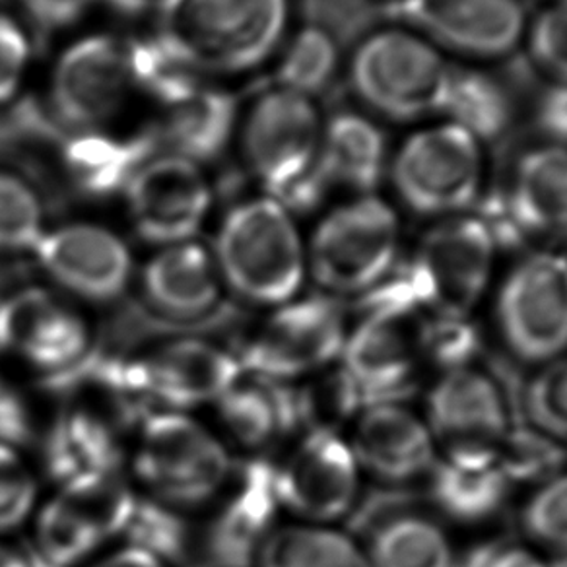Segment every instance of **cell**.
Segmentation results:
<instances>
[{
    "label": "cell",
    "mask_w": 567,
    "mask_h": 567,
    "mask_svg": "<svg viewBox=\"0 0 567 567\" xmlns=\"http://www.w3.org/2000/svg\"><path fill=\"white\" fill-rule=\"evenodd\" d=\"M290 0H158V38L200 74L257 69L275 53Z\"/></svg>",
    "instance_id": "cell-1"
},
{
    "label": "cell",
    "mask_w": 567,
    "mask_h": 567,
    "mask_svg": "<svg viewBox=\"0 0 567 567\" xmlns=\"http://www.w3.org/2000/svg\"><path fill=\"white\" fill-rule=\"evenodd\" d=\"M214 260L231 292L265 308L296 300L308 275V249L292 214L268 195L239 203L226 214Z\"/></svg>",
    "instance_id": "cell-2"
},
{
    "label": "cell",
    "mask_w": 567,
    "mask_h": 567,
    "mask_svg": "<svg viewBox=\"0 0 567 567\" xmlns=\"http://www.w3.org/2000/svg\"><path fill=\"white\" fill-rule=\"evenodd\" d=\"M133 468L159 504L205 507L231 474L224 443L187 412L154 410L136 427Z\"/></svg>",
    "instance_id": "cell-3"
},
{
    "label": "cell",
    "mask_w": 567,
    "mask_h": 567,
    "mask_svg": "<svg viewBox=\"0 0 567 567\" xmlns=\"http://www.w3.org/2000/svg\"><path fill=\"white\" fill-rule=\"evenodd\" d=\"M401 221L371 195L337 206L317 224L308 247V272L327 296H363L393 272Z\"/></svg>",
    "instance_id": "cell-4"
},
{
    "label": "cell",
    "mask_w": 567,
    "mask_h": 567,
    "mask_svg": "<svg viewBox=\"0 0 567 567\" xmlns=\"http://www.w3.org/2000/svg\"><path fill=\"white\" fill-rule=\"evenodd\" d=\"M497 334L507 352L544 368L567 355V255L533 251L517 260L497 288Z\"/></svg>",
    "instance_id": "cell-5"
},
{
    "label": "cell",
    "mask_w": 567,
    "mask_h": 567,
    "mask_svg": "<svg viewBox=\"0 0 567 567\" xmlns=\"http://www.w3.org/2000/svg\"><path fill=\"white\" fill-rule=\"evenodd\" d=\"M455 69L404 30L373 33L355 51L352 84L370 107L396 121L443 113Z\"/></svg>",
    "instance_id": "cell-6"
},
{
    "label": "cell",
    "mask_w": 567,
    "mask_h": 567,
    "mask_svg": "<svg viewBox=\"0 0 567 567\" xmlns=\"http://www.w3.org/2000/svg\"><path fill=\"white\" fill-rule=\"evenodd\" d=\"M497 241L478 216H451L427 229L404 272L425 313L473 317L488 292Z\"/></svg>",
    "instance_id": "cell-7"
},
{
    "label": "cell",
    "mask_w": 567,
    "mask_h": 567,
    "mask_svg": "<svg viewBox=\"0 0 567 567\" xmlns=\"http://www.w3.org/2000/svg\"><path fill=\"white\" fill-rule=\"evenodd\" d=\"M347 334V317L337 298L298 296L272 309L237 358L245 373L290 385L337 365Z\"/></svg>",
    "instance_id": "cell-8"
},
{
    "label": "cell",
    "mask_w": 567,
    "mask_h": 567,
    "mask_svg": "<svg viewBox=\"0 0 567 567\" xmlns=\"http://www.w3.org/2000/svg\"><path fill=\"white\" fill-rule=\"evenodd\" d=\"M481 141L455 123L412 134L393 159L402 200L425 216H458L473 205L482 183Z\"/></svg>",
    "instance_id": "cell-9"
},
{
    "label": "cell",
    "mask_w": 567,
    "mask_h": 567,
    "mask_svg": "<svg viewBox=\"0 0 567 567\" xmlns=\"http://www.w3.org/2000/svg\"><path fill=\"white\" fill-rule=\"evenodd\" d=\"M323 126L306 95L276 87L255 102L241 128V151L268 197H278L319 164Z\"/></svg>",
    "instance_id": "cell-10"
},
{
    "label": "cell",
    "mask_w": 567,
    "mask_h": 567,
    "mask_svg": "<svg viewBox=\"0 0 567 567\" xmlns=\"http://www.w3.org/2000/svg\"><path fill=\"white\" fill-rule=\"evenodd\" d=\"M206 505L205 520H195L197 567H255L280 512L275 465L249 461L234 465L228 481Z\"/></svg>",
    "instance_id": "cell-11"
},
{
    "label": "cell",
    "mask_w": 567,
    "mask_h": 567,
    "mask_svg": "<svg viewBox=\"0 0 567 567\" xmlns=\"http://www.w3.org/2000/svg\"><path fill=\"white\" fill-rule=\"evenodd\" d=\"M362 474L347 437L306 432L275 465L276 497L303 523L332 525L354 509Z\"/></svg>",
    "instance_id": "cell-12"
},
{
    "label": "cell",
    "mask_w": 567,
    "mask_h": 567,
    "mask_svg": "<svg viewBox=\"0 0 567 567\" xmlns=\"http://www.w3.org/2000/svg\"><path fill=\"white\" fill-rule=\"evenodd\" d=\"M126 375L151 409H197L216 402L241 378L239 358L208 340L177 339L125 362Z\"/></svg>",
    "instance_id": "cell-13"
},
{
    "label": "cell",
    "mask_w": 567,
    "mask_h": 567,
    "mask_svg": "<svg viewBox=\"0 0 567 567\" xmlns=\"http://www.w3.org/2000/svg\"><path fill=\"white\" fill-rule=\"evenodd\" d=\"M133 79L126 41L87 35L56 61L51 80V111L61 126L76 133L95 131L115 117Z\"/></svg>",
    "instance_id": "cell-14"
},
{
    "label": "cell",
    "mask_w": 567,
    "mask_h": 567,
    "mask_svg": "<svg viewBox=\"0 0 567 567\" xmlns=\"http://www.w3.org/2000/svg\"><path fill=\"white\" fill-rule=\"evenodd\" d=\"M90 329L71 303L43 288H22L0 300V354L49 378L86 360Z\"/></svg>",
    "instance_id": "cell-15"
},
{
    "label": "cell",
    "mask_w": 567,
    "mask_h": 567,
    "mask_svg": "<svg viewBox=\"0 0 567 567\" xmlns=\"http://www.w3.org/2000/svg\"><path fill=\"white\" fill-rule=\"evenodd\" d=\"M123 193L136 234L162 247L193 241L213 205L200 167L174 154L144 162Z\"/></svg>",
    "instance_id": "cell-16"
},
{
    "label": "cell",
    "mask_w": 567,
    "mask_h": 567,
    "mask_svg": "<svg viewBox=\"0 0 567 567\" xmlns=\"http://www.w3.org/2000/svg\"><path fill=\"white\" fill-rule=\"evenodd\" d=\"M424 420L442 453H496L515 425L504 389L478 365L440 373Z\"/></svg>",
    "instance_id": "cell-17"
},
{
    "label": "cell",
    "mask_w": 567,
    "mask_h": 567,
    "mask_svg": "<svg viewBox=\"0 0 567 567\" xmlns=\"http://www.w3.org/2000/svg\"><path fill=\"white\" fill-rule=\"evenodd\" d=\"M499 244H535L536 251L567 247V151L546 146L525 154L497 220H484Z\"/></svg>",
    "instance_id": "cell-18"
},
{
    "label": "cell",
    "mask_w": 567,
    "mask_h": 567,
    "mask_svg": "<svg viewBox=\"0 0 567 567\" xmlns=\"http://www.w3.org/2000/svg\"><path fill=\"white\" fill-rule=\"evenodd\" d=\"M33 255L59 288L94 303L118 300L133 276V255L125 241L97 224L45 229Z\"/></svg>",
    "instance_id": "cell-19"
},
{
    "label": "cell",
    "mask_w": 567,
    "mask_h": 567,
    "mask_svg": "<svg viewBox=\"0 0 567 567\" xmlns=\"http://www.w3.org/2000/svg\"><path fill=\"white\" fill-rule=\"evenodd\" d=\"M422 317L363 311L362 319L348 327L339 365L368 404L396 401L394 396L404 393L416 378L422 368L417 344Z\"/></svg>",
    "instance_id": "cell-20"
},
{
    "label": "cell",
    "mask_w": 567,
    "mask_h": 567,
    "mask_svg": "<svg viewBox=\"0 0 567 567\" xmlns=\"http://www.w3.org/2000/svg\"><path fill=\"white\" fill-rule=\"evenodd\" d=\"M389 12L466 55H507L525 28L517 0H394Z\"/></svg>",
    "instance_id": "cell-21"
},
{
    "label": "cell",
    "mask_w": 567,
    "mask_h": 567,
    "mask_svg": "<svg viewBox=\"0 0 567 567\" xmlns=\"http://www.w3.org/2000/svg\"><path fill=\"white\" fill-rule=\"evenodd\" d=\"M350 447L362 473L402 484L425 478L440 457L424 416L399 401L371 402L355 416Z\"/></svg>",
    "instance_id": "cell-22"
},
{
    "label": "cell",
    "mask_w": 567,
    "mask_h": 567,
    "mask_svg": "<svg viewBox=\"0 0 567 567\" xmlns=\"http://www.w3.org/2000/svg\"><path fill=\"white\" fill-rule=\"evenodd\" d=\"M221 278L213 252L193 241L167 245L142 270L152 308L169 319H198L220 300Z\"/></svg>",
    "instance_id": "cell-23"
},
{
    "label": "cell",
    "mask_w": 567,
    "mask_h": 567,
    "mask_svg": "<svg viewBox=\"0 0 567 567\" xmlns=\"http://www.w3.org/2000/svg\"><path fill=\"white\" fill-rule=\"evenodd\" d=\"M425 478L432 504L461 525L494 519L513 488L494 453H442Z\"/></svg>",
    "instance_id": "cell-24"
},
{
    "label": "cell",
    "mask_w": 567,
    "mask_h": 567,
    "mask_svg": "<svg viewBox=\"0 0 567 567\" xmlns=\"http://www.w3.org/2000/svg\"><path fill=\"white\" fill-rule=\"evenodd\" d=\"M214 404L231 440L247 450H267L298 427L292 386L245 371Z\"/></svg>",
    "instance_id": "cell-25"
},
{
    "label": "cell",
    "mask_w": 567,
    "mask_h": 567,
    "mask_svg": "<svg viewBox=\"0 0 567 567\" xmlns=\"http://www.w3.org/2000/svg\"><path fill=\"white\" fill-rule=\"evenodd\" d=\"M158 148L154 133L117 138L100 131L72 134L63 142V166L80 193L111 197L123 193L138 167Z\"/></svg>",
    "instance_id": "cell-26"
},
{
    "label": "cell",
    "mask_w": 567,
    "mask_h": 567,
    "mask_svg": "<svg viewBox=\"0 0 567 567\" xmlns=\"http://www.w3.org/2000/svg\"><path fill=\"white\" fill-rule=\"evenodd\" d=\"M166 110V117L154 136L158 146H166L169 154L198 166L226 151L237 118L234 95L200 86Z\"/></svg>",
    "instance_id": "cell-27"
},
{
    "label": "cell",
    "mask_w": 567,
    "mask_h": 567,
    "mask_svg": "<svg viewBox=\"0 0 567 567\" xmlns=\"http://www.w3.org/2000/svg\"><path fill=\"white\" fill-rule=\"evenodd\" d=\"M385 156L383 133L368 118L340 113L323 128L319 167L329 185L342 183L368 195L383 177Z\"/></svg>",
    "instance_id": "cell-28"
},
{
    "label": "cell",
    "mask_w": 567,
    "mask_h": 567,
    "mask_svg": "<svg viewBox=\"0 0 567 567\" xmlns=\"http://www.w3.org/2000/svg\"><path fill=\"white\" fill-rule=\"evenodd\" d=\"M255 567H371L355 538L331 525L276 527L260 546Z\"/></svg>",
    "instance_id": "cell-29"
},
{
    "label": "cell",
    "mask_w": 567,
    "mask_h": 567,
    "mask_svg": "<svg viewBox=\"0 0 567 567\" xmlns=\"http://www.w3.org/2000/svg\"><path fill=\"white\" fill-rule=\"evenodd\" d=\"M55 497L100 546L115 536L126 535L138 505V497L118 468L82 474L64 482Z\"/></svg>",
    "instance_id": "cell-30"
},
{
    "label": "cell",
    "mask_w": 567,
    "mask_h": 567,
    "mask_svg": "<svg viewBox=\"0 0 567 567\" xmlns=\"http://www.w3.org/2000/svg\"><path fill=\"white\" fill-rule=\"evenodd\" d=\"M371 567H457V554L440 523L401 513L379 523L363 546Z\"/></svg>",
    "instance_id": "cell-31"
},
{
    "label": "cell",
    "mask_w": 567,
    "mask_h": 567,
    "mask_svg": "<svg viewBox=\"0 0 567 567\" xmlns=\"http://www.w3.org/2000/svg\"><path fill=\"white\" fill-rule=\"evenodd\" d=\"M126 49L133 86L166 107L205 86L200 82L203 74L158 35L126 41Z\"/></svg>",
    "instance_id": "cell-32"
},
{
    "label": "cell",
    "mask_w": 567,
    "mask_h": 567,
    "mask_svg": "<svg viewBox=\"0 0 567 567\" xmlns=\"http://www.w3.org/2000/svg\"><path fill=\"white\" fill-rule=\"evenodd\" d=\"M443 113L478 141H492L509 123V103L497 82L481 72L455 69Z\"/></svg>",
    "instance_id": "cell-33"
},
{
    "label": "cell",
    "mask_w": 567,
    "mask_h": 567,
    "mask_svg": "<svg viewBox=\"0 0 567 567\" xmlns=\"http://www.w3.org/2000/svg\"><path fill=\"white\" fill-rule=\"evenodd\" d=\"M339 365V363H337ZM296 394L298 425L306 432H337L344 422H354L368 402L348 378L342 368H329L317 375H311L308 383Z\"/></svg>",
    "instance_id": "cell-34"
},
{
    "label": "cell",
    "mask_w": 567,
    "mask_h": 567,
    "mask_svg": "<svg viewBox=\"0 0 567 567\" xmlns=\"http://www.w3.org/2000/svg\"><path fill=\"white\" fill-rule=\"evenodd\" d=\"M496 463L512 486L543 484L554 474L566 471V450L556 437L538 427L513 425L497 445Z\"/></svg>",
    "instance_id": "cell-35"
},
{
    "label": "cell",
    "mask_w": 567,
    "mask_h": 567,
    "mask_svg": "<svg viewBox=\"0 0 567 567\" xmlns=\"http://www.w3.org/2000/svg\"><path fill=\"white\" fill-rule=\"evenodd\" d=\"M417 344L422 365H432L440 375L476 365L482 337L473 317L425 313L417 324Z\"/></svg>",
    "instance_id": "cell-36"
},
{
    "label": "cell",
    "mask_w": 567,
    "mask_h": 567,
    "mask_svg": "<svg viewBox=\"0 0 567 567\" xmlns=\"http://www.w3.org/2000/svg\"><path fill=\"white\" fill-rule=\"evenodd\" d=\"M337 71V48L329 33L319 28H306L293 38L278 64V87L293 94L311 95L323 92Z\"/></svg>",
    "instance_id": "cell-37"
},
{
    "label": "cell",
    "mask_w": 567,
    "mask_h": 567,
    "mask_svg": "<svg viewBox=\"0 0 567 567\" xmlns=\"http://www.w3.org/2000/svg\"><path fill=\"white\" fill-rule=\"evenodd\" d=\"M43 234L38 193L22 177L0 172V252H33Z\"/></svg>",
    "instance_id": "cell-38"
},
{
    "label": "cell",
    "mask_w": 567,
    "mask_h": 567,
    "mask_svg": "<svg viewBox=\"0 0 567 567\" xmlns=\"http://www.w3.org/2000/svg\"><path fill=\"white\" fill-rule=\"evenodd\" d=\"M520 527L536 546L567 550V471L536 486L520 509Z\"/></svg>",
    "instance_id": "cell-39"
},
{
    "label": "cell",
    "mask_w": 567,
    "mask_h": 567,
    "mask_svg": "<svg viewBox=\"0 0 567 567\" xmlns=\"http://www.w3.org/2000/svg\"><path fill=\"white\" fill-rule=\"evenodd\" d=\"M527 406L535 427L567 442V355L540 368L528 385Z\"/></svg>",
    "instance_id": "cell-40"
},
{
    "label": "cell",
    "mask_w": 567,
    "mask_h": 567,
    "mask_svg": "<svg viewBox=\"0 0 567 567\" xmlns=\"http://www.w3.org/2000/svg\"><path fill=\"white\" fill-rule=\"evenodd\" d=\"M38 482L17 447L0 443V533L20 527L32 513Z\"/></svg>",
    "instance_id": "cell-41"
},
{
    "label": "cell",
    "mask_w": 567,
    "mask_h": 567,
    "mask_svg": "<svg viewBox=\"0 0 567 567\" xmlns=\"http://www.w3.org/2000/svg\"><path fill=\"white\" fill-rule=\"evenodd\" d=\"M530 51L543 69L567 84V2L538 17L530 32Z\"/></svg>",
    "instance_id": "cell-42"
},
{
    "label": "cell",
    "mask_w": 567,
    "mask_h": 567,
    "mask_svg": "<svg viewBox=\"0 0 567 567\" xmlns=\"http://www.w3.org/2000/svg\"><path fill=\"white\" fill-rule=\"evenodd\" d=\"M30 55L24 30L12 18L0 14V105L17 97Z\"/></svg>",
    "instance_id": "cell-43"
},
{
    "label": "cell",
    "mask_w": 567,
    "mask_h": 567,
    "mask_svg": "<svg viewBox=\"0 0 567 567\" xmlns=\"http://www.w3.org/2000/svg\"><path fill=\"white\" fill-rule=\"evenodd\" d=\"M35 427L30 396L0 373V443L20 450L35 437Z\"/></svg>",
    "instance_id": "cell-44"
},
{
    "label": "cell",
    "mask_w": 567,
    "mask_h": 567,
    "mask_svg": "<svg viewBox=\"0 0 567 567\" xmlns=\"http://www.w3.org/2000/svg\"><path fill=\"white\" fill-rule=\"evenodd\" d=\"M457 567H546V559L528 544L499 540L482 544Z\"/></svg>",
    "instance_id": "cell-45"
},
{
    "label": "cell",
    "mask_w": 567,
    "mask_h": 567,
    "mask_svg": "<svg viewBox=\"0 0 567 567\" xmlns=\"http://www.w3.org/2000/svg\"><path fill=\"white\" fill-rule=\"evenodd\" d=\"M32 24L43 33L61 32L76 24L94 0H20Z\"/></svg>",
    "instance_id": "cell-46"
},
{
    "label": "cell",
    "mask_w": 567,
    "mask_h": 567,
    "mask_svg": "<svg viewBox=\"0 0 567 567\" xmlns=\"http://www.w3.org/2000/svg\"><path fill=\"white\" fill-rule=\"evenodd\" d=\"M536 115L544 133L567 144V84L550 87L538 103Z\"/></svg>",
    "instance_id": "cell-47"
},
{
    "label": "cell",
    "mask_w": 567,
    "mask_h": 567,
    "mask_svg": "<svg viewBox=\"0 0 567 567\" xmlns=\"http://www.w3.org/2000/svg\"><path fill=\"white\" fill-rule=\"evenodd\" d=\"M90 567H167L162 559L154 554L144 550L141 546L126 544L118 550L111 551L107 556L94 561Z\"/></svg>",
    "instance_id": "cell-48"
},
{
    "label": "cell",
    "mask_w": 567,
    "mask_h": 567,
    "mask_svg": "<svg viewBox=\"0 0 567 567\" xmlns=\"http://www.w3.org/2000/svg\"><path fill=\"white\" fill-rule=\"evenodd\" d=\"M0 567H33L32 561L24 554L10 548L7 544H0Z\"/></svg>",
    "instance_id": "cell-49"
},
{
    "label": "cell",
    "mask_w": 567,
    "mask_h": 567,
    "mask_svg": "<svg viewBox=\"0 0 567 567\" xmlns=\"http://www.w3.org/2000/svg\"><path fill=\"white\" fill-rule=\"evenodd\" d=\"M103 4H107L110 9L125 12V14H136L144 9H148L154 0H100Z\"/></svg>",
    "instance_id": "cell-50"
},
{
    "label": "cell",
    "mask_w": 567,
    "mask_h": 567,
    "mask_svg": "<svg viewBox=\"0 0 567 567\" xmlns=\"http://www.w3.org/2000/svg\"><path fill=\"white\" fill-rule=\"evenodd\" d=\"M546 567H567V550L558 551L550 559H546Z\"/></svg>",
    "instance_id": "cell-51"
},
{
    "label": "cell",
    "mask_w": 567,
    "mask_h": 567,
    "mask_svg": "<svg viewBox=\"0 0 567 567\" xmlns=\"http://www.w3.org/2000/svg\"><path fill=\"white\" fill-rule=\"evenodd\" d=\"M561 2H567V0H561Z\"/></svg>",
    "instance_id": "cell-52"
},
{
    "label": "cell",
    "mask_w": 567,
    "mask_h": 567,
    "mask_svg": "<svg viewBox=\"0 0 567 567\" xmlns=\"http://www.w3.org/2000/svg\"><path fill=\"white\" fill-rule=\"evenodd\" d=\"M30 561H32V559H30ZM32 566H33V564H32Z\"/></svg>",
    "instance_id": "cell-53"
}]
</instances>
